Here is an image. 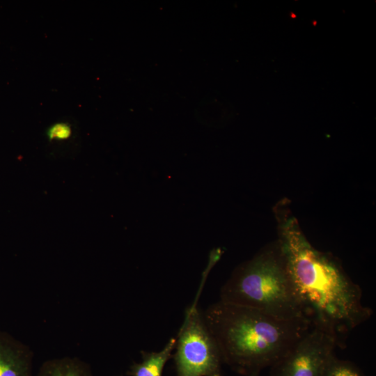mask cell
Listing matches in <instances>:
<instances>
[{
	"label": "cell",
	"instance_id": "obj_1",
	"mask_svg": "<svg viewBox=\"0 0 376 376\" xmlns=\"http://www.w3.org/2000/svg\"><path fill=\"white\" fill-rule=\"evenodd\" d=\"M279 214V244L306 319L333 336L338 346L373 311L361 301V288L339 263L315 249L289 212Z\"/></svg>",
	"mask_w": 376,
	"mask_h": 376
},
{
	"label": "cell",
	"instance_id": "obj_7",
	"mask_svg": "<svg viewBox=\"0 0 376 376\" xmlns=\"http://www.w3.org/2000/svg\"><path fill=\"white\" fill-rule=\"evenodd\" d=\"M175 338H171L159 352L141 351V361L134 363L127 374L129 376H162L166 363L173 358Z\"/></svg>",
	"mask_w": 376,
	"mask_h": 376
},
{
	"label": "cell",
	"instance_id": "obj_5",
	"mask_svg": "<svg viewBox=\"0 0 376 376\" xmlns=\"http://www.w3.org/2000/svg\"><path fill=\"white\" fill-rule=\"evenodd\" d=\"M336 346L333 336L311 327L271 366L270 376H322Z\"/></svg>",
	"mask_w": 376,
	"mask_h": 376
},
{
	"label": "cell",
	"instance_id": "obj_2",
	"mask_svg": "<svg viewBox=\"0 0 376 376\" xmlns=\"http://www.w3.org/2000/svg\"><path fill=\"white\" fill-rule=\"evenodd\" d=\"M202 313L223 363L243 376L271 367L312 327L221 300Z\"/></svg>",
	"mask_w": 376,
	"mask_h": 376
},
{
	"label": "cell",
	"instance_id": "obj_4",
	"mask_svg": "<svg viewBox=\"0 0 376 376\" xmlns=\"http://www.w3.org/2000/svg\"><path fill=\"white\" fill-rule=\"evenodd\" d=\"M207 272V269L194 302L185 311L175 338L173 358L176 376H221L219 347L198 307Z\"/></svg>",
	"mask_w": 376,
	"mask_h": 376
},
{
	"label": "cell",
	"instance_id": "obj_6",
	"mask_svg": "<svg viewBox=\"0 0 376 376\" xmlns=\"http://www.w3.org/2000/svg\"><path fill=\"white\" fill-rule=\"evenodd\" d=\"M0 376H33L29 349L0 331Z\"/></svg>",
	"mask_w": 376,
	"mask_h": 376
},
{
	"label": "cell",
	"instance_id": "obj_8",
	"mask_svg": "<svg viewBox=\"0 0 376 376\" xmlns=\"http://www.w3.org/2000/svg\"><path fill=\"white\" fill-rule=\"evenodd\" d=\"M36 376H93V374L86 363L75 357H63L45 362Z\"/></svg>",
	"mask_w": 376,
	"mask_h": 376
},
{
	"label": "cell",
	"instance_id": "obj_9",
	"mask_svg": "<svg viewBox=\"0 0 376 376\" xmlns=\"http://www.w3.org/2000/svg\"><path fill=\"white\" fill-rule=\"evenodd\" d=\"M322 376H365L352 362L338 359L334 354L329 359Z\"/></svg>",
	"mask_w": 376,
	"mask_h": 376
},
{
	"label": "cell",
	"instance_id": "obj_10",
	"mask_svg": "<svg viewBox=\"0 0 376 376\" xmlns=\"http://www.w3.org/2000/svg\"><path fill=\"white\" fill-rule=\"evenodd\" d=\"M72 134L71 125L68 123L59 122L48 127L46 135L49 141H63L69 139Z\"/></svg>",
	"mask_w": 376,
	"mask_h": 376
},
{
	"label": "cell",
	"instance_id": "obj_3",
	"mask_svg": "<svg viewBox=\"0 0 376 376\" xmlns=\"http://www.w3.org/2000/svg\"><path fill=\"white\" fill-rule=\"evenodd\" d=\"M220 300L254 308L282 320L308 321L279 243L237 267L221 288Z\"/></svg>",
	"mask_w": 376,
	"mask_h": 376
},
{
	"label": "cell",
	"instance_id": "obj_11",
	"mask_svg": "<svg viewBox=\"0 0 376 376\" xmlns=\"http://www.w3.org/2000/svg\"><path fill=\"white\" fill-rule=\"evenodd\" d=\"M246 376H260V373H256Z\"/></svg>",
	"mask_w": 376,
	"mask_h": 376
}]
</instances>
